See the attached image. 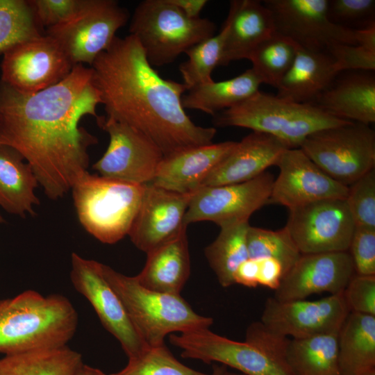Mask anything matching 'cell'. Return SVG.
<instances>
[{"label":"cell","mask_w":375,"mask_h":375,"mask_svg":"<svg viewBox=\"0 0 375 375\" xmlns=\"http://www.w3.org/2000/svg\"><path fill=\"white\" fill-rule=\"evenodd\" d=\"M78 314L65 296L28 290L0 299V353L4 355L67 346Z\"/></svg>","instance_id":"3"},{"label":"cell","mask_w":375,"mask_h":375,"mask_svg":"<svg viewBox=\"0 0 375 375\" xmlns=\"http://www.w3.org/2000/svg\"><path fill=\"white\" fill-rule=\"evenodd\" d=\"M258 260L248 258L235 271L234 274L235 284H240L248 288H256L258 285Z\"/></svg>","instance_id":"46"},{"label":"cell","mask_w":375,"mask_h":375,"mask_svg":"<svg viewBox=\"0 0 375 375\" xmlns=\"http://www.w3.org/2000/svg\"><path fill=\"white\" fill-rule=\"evenodd\" d=\"M169 1L190 19L200 17L201 10L208 2L207 0H169Z\"/></svg>","instance_id":"47"},{"label":"cell","mask_w":375,"mask_h":375,"mask_svg":"<svg viewBox=\"0 0 375 375\" xmlns=\"http://www.w3.org/2000/svg\"><path fill=\"white\" fill-rule=\"evenodd\" d=\"M193 194L146 184L128 234L132 243L147 253L176 235L187 226L184 217Z\"/></svg>","instance_id":"20"},{"label":"cell","mask_w":375,"mask_h":375,"mask_svg":"<svg viewBox=\"0 0 375 375\" xmlns=\"http://www.w3.org/2000/svg\"><path fill=\"white\" fill-rule=\"evenodd\" d=\"M169 342L183 350L181 356L216 362L244 375H292L288 365L252 344L231 340L209 328L169 335Z\"/></svg>","instance_id":"15"},{"label":"cell","mask_w":375,"mask_h":375,"mask_svg":"<svg viewBox=\"0 0 375 375\" xmlns=\"http://www.w3.org/2000/svg\"><path fill=\"white\" fill-rule=\"evenodd\" d=\"M249 226V220H245L221 226L217 237L204 249L209 266L223 288L235 284V271L249 258L247 246Z\"/></svg>","instance_id":"32"},{"label":"cell","mask_w":375,"mask_h":375,"mask_svg":"<svg viewBox=\"0 0 375 375\" xmlns=\"http://www.w3.org/2000/svg\"><path fill=\"white\" fill-rule=\"evenodd\" d=\"M41 35L28 1L0 0V53Z\"/></svg>","instance_id":"36"},{"label":"cell","mask_w":375,"mask_h":375,"mask_svg":"<svg viewBox=\"0 0 375 375\" xmlns=\"http://www.w3.org/2000/svg\"><path fill=\"white\" fill-rule=\"evenodd\" d=\"M326 51L335 59L340 72L375 69V48L362 44H335L329 46Z\"/></svg>","instance_id":"43"},{"label":"cell","mask_w":375,"mask_h":375,"mask_svg":"<svg viewBox=\"0 0 375 375\" xmlns=\"http://www.w3.org/2000/svg\"><path fill=\"white\" fill-rule=\"evenodd\" d=\"M82 355L67 346L4 355L0 375H74Z\"/></svg>","instance_id":"31"},{"label":"cell","mask_w":375,"mask_h":375,"mask_svg":"<svg viewBox=\"0 0 375 375\" xmlns=\"http://www.w3.org/2000/svg\"><path fill=\"white\" fill-rule=\"evenodd\" d=\"M327 15L338 26L358 30L375 24L374 0H328Z\"/></svg>","instance_id":"39"},{"label":"cell","mask_w":375,"mask_h":375,"mask_svg":"<svg viewBox=\"0 0 375 375\" xmlns=\"http://www.w3.org/2000/svg\"><path fill=\"white\" fill-rule=\"evenodd\" d=\"M356 274L348 251L301 254L274 290L281 301L304 299L322 292H343Z\"/></svg>","instance_id":"19"},{"label":"cell","mask_w":375,"mask_h":375,"mask_svg":"<svg viewBox=\"0 0 375 375\" xmlns=\"http://www.w3.org/2000/svg\"><path fill=\"white\" fill-rule=\"evenodd\" d=\"M90 68L106 117L138 130L164 156L212 142L216 128L194 124L182 106L186 85L162 78L133 35L116 36Z\"/></svg>","instance_id":"2"},{"label":"cell","mask_w":375,"mask_h":375,"mask_svg":"<svg viewBox=\"0 0 375 375\" xmlns=\"http://www.w3.org/2000/svg\"><path fill=\"white\" fill-rule=\"evenodd\" d=\"M99 104L92 69L82 64L62 81L36 92L0 81V145L23 157L49 199H60L87 171L88 149L98 139L79 122L86 115L97 119Z\"/></svg>","instance_id":"1"},{"label":"cell","mask_w":375,"mask_h":375,"mask_svg":"<svg viewBox=\"0 0 375 375\" xmlns=\"http://www.w3.org/2000/svg\"><path fill=\"white\" fill-rule=\"evenodd\" d=\"M340 375L375 368V316L350 312L338 333Z\"/></svg>","instance_id":"28"},{"label":"cell","mask_w":375,"mask_h":375,"mask_svg":"<svg viewBox=\"0 0 375 375\" xmlns=\"http://www.w3.org/2000/svg\"><path fill=\"white\" fill-rule=\"evenodd\" d=\"M96 120L110 140L106 152L92 168L107 178L141 185L151 183L164 156L160 149L127 124L106 116H99Z\"/></svg>","instance_id":"12"},{"label":"cell","mask_w":375,"mask_h":375,"mask_svg":"<svg viewBox=\"0 0 375 375\" xmlns=\"http://www.w3.org/2000/svg\"><path fill=\"white\" fill-rule=\"evenodd\" d=\"M340 72L326 51L297 47L294 62L277 86V96L299 103H312Z\"/></svg>","instance_id":"26"},{"label":"cell","mask_w":375,"mask_h":375,"mask_svg":"<svg viewBox=\"0 0 375 375\" xmlns=\"http://www.w3.org/2000/svg\"><path fill=\"white\" fill-rule=\"evenodd\" d=\"M210 375H244L238 372H233L229 367L222 365L217 364L212 367V373Z\"/></svg>","instance_id":"48"},{"label":"cell","mask_w":375,"mask_h":375,"mask_svg":"<svg viewBox=\"0 0 375 375\" xmlns=\"http://www.w3.org/2000/svg\"><path fill=\"white\" fill-rule=\"evenodd\" d=\"M213 117L217 127H242L275 137L289 149L299 148L310 134L348 122L336 118L311 103H299L257 91Z\"/></svg>","instance_id":"4"},{"label":"cell","mask_w":375,"mask_h":375,"mask_svg":"<svg viewBox=\"0 0 375 375\" xmlns=\"http://www.w3.org/2000/svg\"><path fill=\"white\" fill-rule=\"evenodd\" d=\"M216 29L207 18H188L169 0L141 1L129 24L130 34L153 67L173 62L192 46L215 35Z\"/></svg>","instance_id":"7"},{"label":"cell","mask_w":375,"mask_h":375,"mask_svg":"<svg viewBox=\"0 0 375 375\" xmlns=\"http://www.w3.org/2000/svg\"><path fill=\"white\" fill-rule=\"evenodd\" d=\"M185 226L174 238L147 253L142 271L135 276L144 288L180 294L190 274V257Z\"/></svg>","instance_id":"25"},{"label":"cell","mask_w":375,"mask_h":375,"mask_svg":"<svg viewBox=\"0 0 375 375\" xmlns=\"http://www.w3.org/2000/svg\"><path fill=\"white\" fill-rule=\"evenodd\" d=\"M274 178L265 172L240 183L203 186L194 192L184 217V224L208 221L219 227L249 220L269 203Z\"/></svg>","instance_id":"14"},{"label":"cell","mask_w":375,"mask_h":375,"mask_svg":"<svg viewBox=\"0 0 375 375\" xmlns=\"http://www.w3.org/2000/svg\"><path fill=\"white\" fill-rule=\"evenodd\" d=\"M269 203L288 209L324 199H346L348 187L328 176L300 148L285 150L276 162Z\"/></svg>","instance_id":"18"},{"label":"cell","mask_w":375,"mask_h":375,"mask_svg":"<svg viewBox=\"0 0 375 375\" xmlns=\"http://www.w3.org/2000/svg\"><path fill=\"white\" fill-rule=\"evenodd\" d=\"M262 84L251 68L224 81L201 84L188 89L181 98L183 108L201 110L214 116L247 99Z\"/></svg>","instance_id":"29"},{"label":"cell","mask_w":375,"mask_h":375,"mask_svg":"<svg viewBox=\"0 0 375 375\" xmlns=\"http://www.w3.org/2000/svg\"><path fill=\"white\" fill-rule=\"evenodd\" d=\"M247 246L249 258L276 260L281 264L284 275L301 255L285 227L272 231L249 226Z\"/></svg>","instance_id":"35"},{"label":"cell","mask_w":375,"mask_h":375,"mask_svg":"<svg viewBox=\"0 0 375 375\" xmlns=\"http://www.w3.org/2000/svg\"><path fill=\"white\" fill-rule=\"evenodd\" d=\"M228 25L224 22L221 31L192 46L185 51L188 60L179 66L187 90L212 82V72L220 65Z\"/></svg>","instance_id":"34"},{"label":"cell","mask_w":375,"mask_h":375,"mask_svg":"<svg viewBox=\"0 0 375 375\" xmlns=\"http://www.w3.org/2000/svg\"><path fill=\"white\" fill-rule=\"evenodd\" d=\"M258 262V285L276 290L284 275L281 264L272 258L257 260Z\"/></svg>","instance_id":"45"},{"label":"cell","mask_w":375,"mask_h":375,"mask_svg":"<svg viewBox=\"0 0 375 375\" xmlns=\"http://www.w3.org/2000/svg\"><path fill=\"white\" fill-rule=\"evenodd\" d=\"M275 32L297 47L323 51L335 44H357V31L333 24L327 15L328 0H265Z\"/></svg>","instance_id":"11"},{"label":"cell","mask_w":375,"mask_h":375,"mask_svg":"<svg viewBox=\"0 0 375 375\" xmlns=\"http://www.w3.org/2000/svg\"><path fill=\"white\" fill-rule=\"evenodd\" d=\"M362 375H375V368L368 370Z\"/></svg>","instance_id":"50"},{"label":"cell","mask_w":375,"mask_h":375,"mask_svg":"<svg viewBox=\"0 0 375 375\" xmlns=\"http://www.w3.org/2000/svg\"><path fill=\"white\" fill-rule=\"evenodd\" d=\"M348 252L356 274L375 275V229L356 227Z\"/></svg>","instance_id":"42"},{"label":"cell","mask_w":375,"mask_h":375,"mask_svg":"<svg viewBox=\"0 0 375 375\" xmlns=\"http://www.w3.org/2000/svg\"><path fill=\"white\" fill-rule=\"evenodd\" d=\"M338 333L290 338L286 362L292 375H340Z\"/></svg>","instance_id":"30"},{"label":"cell","mask_w":375,"mask_h":375,"mask_svg":"<svg viewBox=\"0 0 375 375\" xmlns=\"http://www.w3.org/2000/svg\"><path fill=\"white\" fill-rule=\"evenodd\" d=\"M4 222V219L3 217L1 216V213H0V223H3Z\"/></svg>","instance_id":"51"},{"label":"cell","mask_w":375,"mask_h":375,"mask_svg":"<svg viewBox=\"0 0 375 375\" xmlns=\"http://www.w3.org/2000/svg\"><path fill=\"white\" fill-rule=\"evenodd\" d=\"M356 227L375 229V170L348 186L345 199Z\"/></svg>","instance_id":"38"},{"label":"cell","mask_w":375,"mask_h":375,"mask_svg":"<svg viewBox=\"0 0 375 375\" xmlns=\"http://www.w3.org/2000/svg\"><path fill=\"white\" fill-rule=\"evenodd\" d=\"M336 118L369 125L375 122L374 71L344 70L311 103Z\"/></svg>","instance_id":"23"},{"label":"cell","mask_w":375,"mask_h":375,"mask_svg":"<svg viewBox=\"0 0 375 375\" xmlns=\"http://www.w3.org/2000/svg\"><path fill=\"white\" fill-rule=\"evenodd\" d=\"M71 262L73 286L88 300L103 326L119 341L127 357L135 356L147 349L122 301L104 278L102 263L76 253H72Z\"/></svg>","instance_id":"16"},{"label":"cell","mask_w":375,"mask_h":375,"mask_svg":"<svg viewBox=\"0 0 375 375\" xmlns=\"http://www.w3.org/2000/svg\"><path fill=\"white\" fill-rule=\"evenodd\" d=\"M101 269L148 347L164 344L167 335L210 328L213 323L211 317L197 314L180 294L146 288L136 276L124 275L104 264Z\"/></svg>","instance_id":"5"},{"label":"cell","mask_w":375,"mask_h":375,"mask_svg":"<svg viewBox=\"0 0 375 375\" xmlns=\"http://www.w3.org/2000/svg\"><path fill=\"white\" fill-rule=\"evenodd\" d=\"M39 185L34 172L15 149L0 145V206L25 217L34 215L39 204L35 190Z\"/></svg>","instance_id":"27"},{"label":"cell","mask_w":375,"mask_h":375,"mask_svg":"<svg viewBox=\"0 0 375 375\" xmlns=\"http://www.w3.org/2000/svg\"><path fill=\"white\" fill-rule=\"evenodd\" d=\"M225 22L228 30L220 65L247 59L261 42L275 33L269 10L258 0L231 1Z\"/></svg>","instance_id":"24"},{"label":"cell","mask_w":375,"mask_h":375,"mask_svg":"<svg viewBox=\"0 0 375 375\" xmlns=\"http://www.w3.org/2000/svg\"><path fill=\"white\" fill-rule=\"evenodd\" d=\"M236 142H212L164 156L150 183L179 193L193 192L201 187Z\"/></svg>","instance_id":"22"},{"label":"cell","mask_w":375,"mask_h":375,"mask_svg":"<svg viewBox=\"0 0 375 375\" xmlns=\"http://www.w3.org/2000/svg\"><path fill=\"white\" fill-rule=\"evenodd\" d=\"M110 375H209L194 370L178 360L164 344L148 347L129 358L122 369Z\"/></svg>","instance_id":"37"},{"label":"cell","mask_w":375,"mask_h":375,"mask_svg":"<svg viewBox=\"0 0 375 375\" xmlns=\"http://www.w3.org/2000/svg\"><path fill=\"white\" fill-rule=\"evenodd\" d=\"M290 339L269 329L260 321L252 322L247 327L245 335L246 342L256 346L274 359L285 364Z\"/></svg>","instance_id":"44"},{"label":"cell","mask_w":375,"mask_h":375,"mask_svg":"<svg viewBox=\"0 0 375 375\" xmlns=\"http://www.w3.org/2000/svg\"><path fill=\"white\" fill-rule=\"evenodd\" d=\"M144 185L86 171L71 189L80 223L102 243L119 242L128 234L142 201Z\"/></svg>","instance_id":"6"},{"label":"cell","mask_w":375,"mask_h":375,"mask_svg":"<svg viewBox=\"0 0 375 375\" xmlns=\"http://www.w3.org/2000/svg\"><path fill=\"white\" fill-rule=\"evenodd\" d=\"M301 254L348 251L356 225L345 199L311 202L289 209L285 226Z\"/></svg>","instance_id":"10"},{"label":"cell","mask_w":375,"mask_h":375,"mask_svg":"<svg viewBox=\"0 0 375 375\" xmlns=\"http://www.w3.org/2000/svg\"><path fill=\"white\" fill-rule=\"evenodd\" d=\"M342 293L349 312L375 316V275L355 274Z\"/></svg>","instance_id":"41"},{"label":"cell","mask_w":375,"mask_h":375,"mask_svg":"<svg viewBox=\"0 0 375 375\" xmlns=\"http://www.w3.org/2000/svg\"><path fill=\"white\" fill-rule=\"evenodd\" d=\"M74 375H106L98 368L83 364Z\"/></svg>","instance_id":"49"},{"label":"cell","mask_w":375,"mask_h":375,"mask_svg":"<svg viewBox=\"0 0 375 375\" xmlns=\"http://www.w3.org/2000/svg\"><path fill=\"white\" fill-rule=\"evenodd\" d=\"M289 149L275 137L252 131L237 142L228 155L215 167L201 187L235 184L250 181L275 165Z\"/></svg>","instance_id":"21"},{"label":"cell","mask_w":375,"mask_h":375,"mask_svg":"<svg viewBox=\"0 0 375 375\" xmlns=\"http://www.w3.org/2000/svg\"><path fill=\"white\" fill-rule=\"evenodd\" d=\"M297 49L293 42L275 32L261 42L247 60L251 62V69L262 83L276 88L292 66Z\"/></svg>","instance_id":"33"},{"label":"cell","mask_w":375,"mask_h":375,"mask_svg":"<svg viewBox=\"0 0 375 375\" xmlns=\"http://www.w3.org/2000/svg\"><path fill=\"white\" fill-rule=\"evenodd\" d=\"M3 55L0 81L26 93L62 81L74 67L56 40L46 34L23 41Z\"/></svg>","instance_id":"13"},{"label":"cell","mask_w":375,"mask_h":375,"mask_svg":"<svg viewBox=\"0 0 375 375\" xmlns=\"http://www.w3.org/2000/svg\"><path fill=\"white\" fill-rule=\"evenodd\" d=\"M299 148L323 172L349 186L374 169L375 133L369 125L348 122L317 131Z\"/></svg>","instance_id":"8"},{"label":"cell","mask_w":375,"mask_h":375,"mask_svg":"<svg viewBox=\"0 0 375 375\" xmlns=\"http://www.w3.org/2000/svg\"><path fill=\"white\" fill-rule=\"evenodd\" d=\"M349 312L342 292L314 301L269 297L260 322L278 334L297 339L338 333Z\"/></svg>","instance_id":"17"},{"label":"cell","mask_w":375,"mask_h":375,"mask_svg":"<svg viewBox=\"0 0 375 375\" xmlns=\"http://www.w3.org/2000/svg\"><path fill=\"white\" fill-rule=\"evenodd\" d=\"M85 0H31L39 26L46 30L61 24L73 17L83 7Z\"/></svg>","instance_id":"40"},{"label":"cell","mask_w":375,"mask_h":375,"mask_svg":"<svg viewBox=\"0 0 375 375\" xmlns=\"http://www.w3.org/2000/svg\"><path fill=\"white\" fill-rule=\"evenodd\" d=\"M128 19V11L117 1L85 0L73 17L47 29L46 35L56 40L73 65H91Z\"/></svg>","instance_id":"9"}]
</instances>
